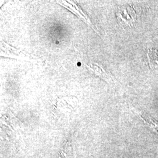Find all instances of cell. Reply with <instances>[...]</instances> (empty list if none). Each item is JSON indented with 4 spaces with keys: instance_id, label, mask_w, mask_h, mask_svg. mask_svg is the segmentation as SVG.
Listing matches in <instances>:
<instances>
[{
    "instance_id": "7a4b0ae2",
    "label": "cell",
    "mask_w": 158,
    "mask_h": 158,
    "mask_svg": "<svg viewBox=\"0 0 158 158\" xmlns=\"http://www.w3.org/2000/svg\"><path fill=\"white\" fill-rule=\"evenodd\" d=\"M148 57L150 66L153 69H158V52L156 51L149 52Z\"/></svg>"
},
{
    "instance_id": "6da1fadb",
    "label": "cell",
    "mask_w": 158,
    "mask_h": 158,
    "mask_svg": "<svg viewBox=\"0 0 158 158\" xmlns=\"http://www.w3.org/2000/svg\"><path fill=\"white\" fill-rule=\"evenodd\" d=\"M135 13L130 6H123L119 8L117 12V18L122 27H132L135 21Z\"/></svg>"
}]
</instances>
